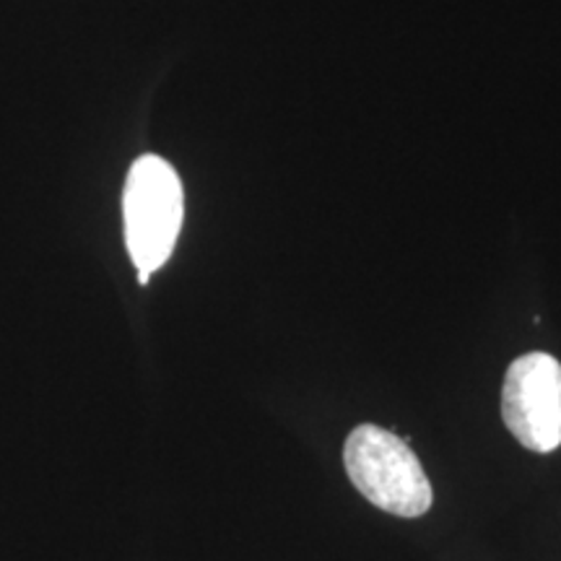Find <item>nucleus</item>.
<instances>
[{"label": "nucleus", "mask_w": 561, "mask_h": 561, "mask_svg": "<svg viewBox=\"0 0 561 561\" xmlns=\"http://www.w3.org/2000/svg\"><path fill=\"white\" fill-rule=\"evenodd\" d=\"M343 466L351 483L390 515L421 517L432 507V483L409 439L375 424H362L348 434Z\"/></svg>", "instance_id": "obj_1"}, {"label": "nucleus", "mask_w": 561, "mask_h": 561, "mask_svg": "<svg viewBox=\"0 0 561 561\" xmlns=\"http://www.w3.org/2000/svg\"><path fill=\"white\" fill-rule=\"evenodd\" d=\"M185 193L170 161L146 153L133 161L123 191L125 244L138 273L151 276L172 257L178 244Z\"/></svg>", "instance_id": "obj_2"}, {"label": "nucleus", "mask_w": 561, "mask_h": 561, "mask_svg": "<svg viewBox=\"0 0 561 561\" xmlns=\"http://www.w3.org/2000/svg\"><path fill=\"white\" fill-rule=\"evenodd\" d=\"M502 419L525 450L549 455L561 447V364L530 351L510 364L502 385Z\"/></svg>", "instance_id": "obj_3"}]
</instances>
